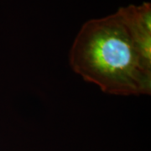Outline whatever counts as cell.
<instances>
[{"label":"cell","mask_w":151,"mask_h":151,"mask_svg":"<svg viewBox=\"0 0 151 151\" xmlns=\"http://www.w3.org/2000/svg\"><path fill=\"white\" fill-rule=\"evenodd\" d=\"M141 58L151 67V4L121 7L117 10Z\"/></svg>","instance_id":"cell-2"},{"label":"cell","mask_w":151,"mask_h":151,"mask_svg":"<svg viewBox=\"0 0 151 151\" xmlns=\"http://www.w3.org/2000/svg\"><path fill=\"white\" fill-rule=\"evenodd\" d=\"M68 60L76 75L106 94H151V67L141 58L117 11L82 24Z\"/></svg>","instance_id":"cell-1"}]
</instances>
